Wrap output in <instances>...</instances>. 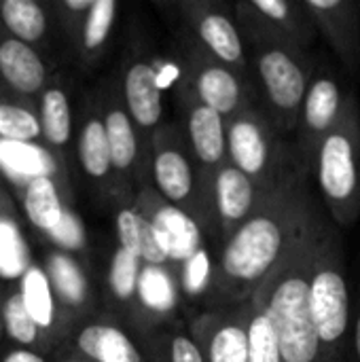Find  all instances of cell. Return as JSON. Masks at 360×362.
<instances>
[{
  "instance_id": "obj_1",
  "label": "cell",
  "mask_w": 360,
  "mask_h": 362,
  "mask_svg": "<svg viewBox=\"0 0 360 362\" xmlns=\"http://www.w3.org/2000/svg\"><path fill=\"white\" fill-rule=\"evenodd\" d=\"M323 216V206L310 189V176L293 170L227 238L221 255L223 293L236 305L246 303Z\"/></svg>"
},
{
  "instance_id": "obj_2",
  "label": "cell",
  "mask_w": 360,
  "mask_h": 362,
  "mask_svg": "<svg viewBox=\"0 0 360 362\" xmlns=\"http://www.w3.org/2000/svg\"><path fill=\"white\" fill-rule=\"evenodd\" d=\"M325 218L327 214L250 295L276 331L282 362H320L318 337L308 305V269Z\"/></svg>"
},
{
  "instance_id": "obj_3",
  "label": "cell",
  "mask_w": 360,
  "mask_h": 362,
  "mask_svg": "<svg viewBox=\"0 0 360 362\" xmlns=\"http://www.w3.org/2000/svg\"><path fill=\"white\" fill-rule=\"evenodd\" d=\"M308 305L318 337L320 362H346L352 329V297L344 244L337 227L325 218L308 269Z\"/></svg>"
},
{
  "instance_id": "obj_4",
  "label": "cell",
  "mask_w": 360,
  "mask_h": 362,
  "mask_svg": "<svg viewBox=\"0 0 360 362\" xmlns=\"http://www.w3.org/2000/svg\"><path fill=\"white\" fill-rule=\"evenodd\" d=\"M310 178L325 214L335 227L348 229L360 216V106L354 91L339 125L318 144Z\"/></svg>"
},
{
  "instance_id": "obj_5",
  "label": "cell",
  "mask_w": 360,
  "mask_h": 362,
  "mask_svg": "<svg viewBox=\"0 0 360 362\" xmlns=\"http://www.w3.org/2000/svg\"><path fill=\"white\" fill-rule=\"evenodd\" d=\"M248 45L267 108L265 115L282 138L293 136L316 57L289 42L250 40Z\"/></svg>"
},
{
  "instance_id": "obj_6",
  "label": "cell",
  "mask_w": 360,
  "mask_h": 362,
  "mask_svg": "<svg viewBox=\"0 0 360 362\" xmlns=\"http://www.w3.org/2000/svg\"><path fill=\"white\" fill-rule=\"evenodd\" d=\"M225 138L227 163L265 189H276L293 170H299L284 138L255 106L225 121Z\"/></svg>"
},
{
  "instance_id": "obj_7",
  "label": "cell",
  "mask_w": 360,
  "mask_h": 362,
  "mask_svg": "<svg viewBox=\"0 0 360 362\" xmlns=\"http://www.w3.org/2000/svg\"><path fill=\"white\" fill-rule=\"evenodd\" d=\"M352 89H344L339 74L327 62H316L308 83L297 123H295V163L299 172L310 176V165L318 144L339 125Z\"/></svg>"
},
{
  "instance_id": "obj_8",
  "label": "cell",
  "mask_w": 360,
  "mask_h": 362,
  "mask_svg": "<svg viewBox=\"0 0 360 362\" xmlns=\"http://www.w3.org/2000/svg\"><path fill=\"white\" fill-rule=\"evenodd\" d=\"M240 32L244 42L274 40L308 49L316 40V28L303 8L293 0H252L238 4Z\"/></svg>"
},
{
  "instance_id": "obj_9",
  "label": "cell",
  "mask_w": 360,
  "mask_h": 362,
  "mask_svg": "<svg viewBox=\"0 0 360 362\" xmlns=\"http://www.w3.org/2000/svg\"><path fill=\"white\" fill-rule=\"evenodd\" d=\"M316 34H320L346 72H360V23L354 0H301Z\"/></svg>"
},
{
  "instance_id": "obj_10",
  "label": "cell",
  "mask_w": 360,
  "mask_h": 362,
  "mask_svg": "<svg viewBox=\"0 0 360 362\" xmlns=\"http://www.w3.org/2000/svg\"><path fill=\"white\" fill-rule=\"evenodd\" d=\"M272 191L274 189L261 187L227 161L216 168L212 178V199L225 235L229 238L250 214H255Z\"/></svg>"
},
{
  "instance_id": "obj_11",
  "label": "cell",
  "mask_w": 360,
  "mask_h": 362,
  "mask_svg": "<svg viewBox=\"0 0 360 362\" xmlns=\"http://www.w3.org/2000/svg\"><path fill=\"white\" fill-rule=\"evenodd\" d=\"M206 362H248L246 303L208 314L197 322V341Z\"/></svg>"
},
{
  "instance_id": "obj_12",
  "label": "cell",
  "mask_w": 360,
  "mask_h": 362,
  "mask_svg": "<svg viewBox=\"0 0 360 362\" xmlns=\"http://www.w3.org/2000/svg\"><path fill=\"white\" fill-rule=\"evenodd\" d=\"M199 104L219 112L223 119L238 115L244 108H250V83L244 74L219 64L208 62L197 72L195 81Z\"/></svg>"
},
{
  "instance_id": "obj_13",
  "label": "cell",
  "mask_w": 360,
  "mask_h": 362,
  "mask_svg": "<svg viewBox=\"0 0 360 362\" xmlns=\"http://www.w3.org/2000/svg\"><path fill=\"white\" fill-rule=\"evenodd\" d=\"M168 261L185 263L199 248H204V235L195 218L180 206L159 204L151 214H144Z\"/></svg>"
},
{
  "instance_id": "obj_14",
  "label": "cell",
  "mask_w": 360,
  "mask_h": 362,
  "mask_svg": "<svg viewBox=\"0 0 360 362\" xmlns=\"http://www.w3.org/2000/svg\"><path fill=\"white\" fill-rule=\"evenodd\" d=\"M197 36L212 57L240 72L248 74V49L238 23L223 11H204L197 19Z\"/></svg>"
},
{
  "instance_id": "obj_15",
  "label": "cell",
  "mask_w": 360,
  "mask_h": 362,
  "mask_svg": "<svg viewBox=\"0 0 360 362\" xmlns=\"http://www.w3.org/2000/svg\"><path fill=\"white\" fill-rule=\"evenodd\" d=\"M123 95L127 115L134 125L151 129L163 115V91L157 85L155 68L149 62H134L123 81Z\"/></svg>"
},
{
  "instance_id": "obj_16",
  "label": "cell",
  "mask_w": 360,
  "mask_h": 362,
  "mask_svg": "<svg viewBox=\"0 0 360 362\" xmlns=\"http://www.w3.org/2000/svg\"><path fill=\"white\" fill-rule=\"evenodd\" d=\"M0 76L19 93H36L47 81V68L42 57L32 45L17 38L0 40Z\"/></svg>"
},
{
  "instance_id": "obj_17",
  "label": "cell",
  "mask_w": 360,
  "mask_h": 362,
  "mask_svg": "<svg viewBox=\"0 0 360 362\" xmlns=\"http://www.w3.org/2000/svg\"><path fill=\"white\" fill-rule=\"evenodd\" d=\"M57 163L38 142H13L0 138V172L15 185L25 187L36 178L53 176Z\"/></svg>"
},
{
  "instance_id": "obj_18",
  "label": "cell",
  "mask_w": 360,
  "mask_h": 362,
  "mask_svg": "<svg viewBox=\"0 0 360 362\" xmlns=\"http://www.w3.org/2000/svg\"><path fill=\"white\" fill-rule=\"evenodd\" d=\"M76 348L91 362H142L134 341L112 325H87L76 337Z\"/></svg>"
},
{
  "instance_id": "obj_19",
  "label": "cell",
  "mask_w": 360,
  "mask_h": 362,
  "mask_svg": "<svg viewBox=\"0 0 360 362\" xmlns=\"http://www.w3.org/2000/svg\"><path fill=\"white\" fill-rule=\"evenodd\" d=\"M225 121L219 112L197 104L189 115V138L191 146L202 165L221 168L227 161V138Z\"/></svg>"
},
{
  "instance_id": "obj_20",
  "label": "cell",
  "mask_w": 360,
  "mask_h": 362,
  "mask_svg": "<svg viewBox=\"0 0 360 362\" xmlns=\"http://www.w3.org/2000/svg\"><path fill=\"white\" fill-rule=\"evenodd\" d=\"M17 295H19L21 305L28 312L30 320L36 325V329L40 333L51 331L57 320V299L53 295V288H51L45 267L30 263L19 278Z\"/></svg>"
},
{
  "instance_id": "obj_21",
  "label": "cell",
  "mask_w": 360,
  "mask_h": 362,
  "mask_svg": "<svg viewBox=\"0 0 360 362\" xmlns=\"http://www.w3.org/2000/svg\"><path fill=\"white\" fill-rule=\"evenodd\" d=\"M153 178L161 197L172 204H185L193 193V168L178 148H161L153 159Z\"/></svg>"
},
{
  "instance_id": "obj_22",
  "label": "cell",
  "mask_w": 360,
  "mask_h": 362,
  "mask_svg": "<svg viewBox=\"0 0 360 362\" xmlns=\"http://www.w3.org/2000/svg\"><path fill=\"white\" fill-rule=\"evenodd\" d=\"M23 212L28 221L49 235L62 221L66 206L53 176H42L23 187Z\"/></svg>"
},
{
  "instance_id": "obj_23",
  "label": "cell",
  "mask_w": 360,
  "mask_h": 362,
  "mask_svg": "<svg viewBox=\"0 0 360 362\" xmlns=\"http://www.w3.org/2000/svg\"><path fill=\"white\" fill-rule=\"evenodd\" d=\"M45 272L55 299L68 308H83L89 297V284L81 265L66 252H51L45 261Z\"/></svg>"
},
{
  "instance_id": "obj_24",
  "label": "cell",
  "mask_w": 360,
  "mask_h": 362,
  "mask_svg": "<svg viewBox=\"0 0 360 362\" xmlns=\"http://www.w3.org/2000/svg\"><path fill=\"white\" fill-rule=\"evenodd\" d=\"M136 297L151 314L166 316L178 303V286L166 265H142L136 284Z\"/></svg>"
},
{
  "instance_id": "obj_25",
  "label": "cell",
  "mask_w": 360,
  "mask_h": 362,
  "mask_svg": "<svg viewBox=\"0 0 360 362\" xmlns=\"http://www.w3.org/2000/svg\"><path fill=\"white\" fill-rule=\"evenodd\" d=\"M102 123L106 132V144H108L112 170L127 172L138 157V140L129 115L123 108H110L104 115Z\"/></svg>"
},
{
  "instance_id": "obj_26",
  "label": "cell",
  "mask_w": 360,
  "mask_h": 362,
  "mask_svg": "<svg viewBox=\"0 0 360 362\" xmlns=\"http://www.w3.org/2000/svg\"><path fill=\"white\" fill-rule=\"evenodd\" d=\"M0 19L13 38L25 45L42 40L47 34V15L34 0H2Z\"/></svg>"
},
{
  "instance_id": "obj_27",
  "label": "cell",
  "mask_w": 360,
  "mask_h": 362,
  "mask_svg": "<svg viewBox=\"0 0 360 362\" xmlns=\"http://www.w3.org/2000/svg\"><path fill=\"white\" fill-rule=\"evenodd\" d=\"M40 136L51 146H66L72 136V112L64 89L49 87L40 98Z\"/></svg>"
},
{
  "instance_id": "obj_28",
  "label": "cell",
  "mask_w": 360,
  "mask_h": 362,
  "mask_svg": "<svg viewBox=\"0 0 360 362\" xmlns=\"http://www.w3.org/2000/svg\"><path fill=\"white\" fill-rule=\"evenodd\" d=\"M76 155H79L83 172L93 180H104L112 172L102 119L91 117L83 123L81 134H79Z\"/></svg>"
},
{
  "instance_id": "obj_29",
  "label": "cell",
  "mask_w": 360,
  "mask_h": 362,
  "mask_svg": "<svg viewBox=\"0 0 360 362\" xmlns=\"http://www.w3.org/2000/svg\"><path fill=\"white\" fill-rule=\"evenodd\" d=\"M246 337H248V362H282L276 331L263 312V308L246 301Z\"/></svg>"
},
{
  "instance_id": "obj_30",
  "label": "cell",
  "mask_w": 360,
  "mask_h": 362,
  "mask_svg": "<svg viewBox=\"0 0 360 362\" xmlns=\"http://www.w3.org/2000/svg\"><path fill=\"white\" fill-rule=\"evenodd\" d=\"M119 4L115 0H93L81 30V45L87 53L98 51L110 36Z\"/></svg>"
},
{
  "instance_id": "obj_31",
  "label": "cell",
  "mask_w": 360,
  "mask_h": 362,
  "mask_svg": "<svg viewBox=\"0 0 360 362\" xmlns=\"http://www.w3.org/2000/svg\"><path fill=\"white\" fill-rule=\"evenodd\" d=\"M0 138L13 142H36L42 138L38 117L19 104L0 102Z\"/></svg>"
},
{
  "instance_id": "obj_32",
  "label": "cell",
  "mask_w": 360,
  "mask_h": 362,
  "mask_svg": "<svg viewBox=\"0 0 360 362\" xmlns=\"http://www.w3.org/2000/svg\"><path fill=\"white\" fill-rule=\"evenodd\" d=\"M142 265L144 263L138 257H134L127 250L117 246L110 267H108V286H110V293L115 295V299L129 301L136 297V284H138Z\"/></svg>"
},
{
  "instance_id": "obj_33",
  "label": "cell",
  "mask_w": 360,
  "mask_h": 362,
  "mask_svg": "<svg viewBox=\"0 0 360 362\" xmlns=\"http://www.w3.org/2000/svg\"><path fill=\"white\" fill-rule=\"evenodd\" d=\"M2 329L4 333L19 346V348H30L38 341L40 331L36 329V325L30 320L28 312L21 305V299L17 293H13L4 305H2Z\"/></svg>"
},
{
  "instance_id": "obj_34",
  "label": "cell",
  "mask_w": 360,
  "mask_h": 362,
  "mask_svg": "<svg viewBox=\"0 0 360 362\" xmlns=\"http://www.w3.org/2000/svg\"><path fill=\"white\" fill-rule=\"evenodd\" d=\"M30 265L25 257V246L17 227L0 218V276L4 278H21L25 267Z\"/></svg>"
},
{
  "instance_id": "obj_35",
  "label": "cell",
  "mask_w": 360,
  "mask_h": 362,
  "mask_svg": "<svg viewBox=\"0 0 360 362\" xmlns=\"http://www.w3.org/2000/svg\"><path fill=\"white\" fill-rule=\"evenodd\" d=\"M180 288L189 297L204 295L214 278V263L210 250L204 246L193 257H189L185 263H180Z\"/></svg>"
},
{
  "instance_id": "obj_36",
  "label": "cell",
  "mask_w": 360,
  "mask_h": 362,
  "mask_svg": "<svg viewBox=\"0 0 360 362\" xmlns=\"http://www.w3.org/2000/svg\"><path fill=\"white\" fill-rule=\"evenodd\" d=\"M144 223L146 216L144 212L136 208H123L117 212L115 218V229H117V240L119 248L127 250L129 255L140 259V246H142V233H144Z\"/></svg>"
},
{
  "instance_id": "obj_37",
  "label": "cell",
  "mask_w": 360,
  "mask_h": 362,
  "mask_svg": "<svg viewBox=\"0 0 360 362\" xmlns=\"http://www.w3.org/2000/svg\"><path fill=\"white\" fill-rule=\"evenodd\" d=\"M47 238L59 248V252H66L68 255V252H76V250H81L85 246L87 231H85V225L79 218V214L74 210L66 208L59 225Z\"/></svg>"
},
{
  "instance_id": "obj_38",
  "label": "cell",
  "mask_w": 360,
  "mask_h": 362,
  "mask_svg": "<svg viewBox=\"0 0 360 362\" xmlns=\"http://www.w3.org/2000/svg\"><path fill=\"white\" fill-rule=\"evenodd\" d=\"M170 361L172 362H206L199 346L189 335H176L170 344Z\"/></svg>"
},
{
  "instance_id": "obj_39",
  "label": "cell",
  "mask_w": 360,
  "mask_h": 362,
  "mask_svg": "<svg viewBox=\"0 0 360 362\" xmlns=\"http://www.w3.org/2000/svg\"><path fill=\"white\" fill-rule=\"evenodd\" d=\"M346 362H360V297L359 305L352 308V329H350V339H348Z\"/></svg>"
},
{
  "instance_id": "obj_40",
  "label": "cell",
  "mask_w": 360,
  "mask_h": 362,
  "mask_svg": "<svg viewBox=\"0 0 360 362\" xmlns=\"http://www.w3.org/2000/svg\"><path fill=\"white\" fill-rule=\"evenodd\" d=\"M153 68H155V76H157V85H159V89L163 91L166 87H170L176 78H178V68L174 66V64H170V62H166V64H153Z\"/></svg>"
},
{
  "instance_id": "obj_41",
  "label": "cell",
  "mask_w": 360,
  "mask_h": 362,
  "mask_svg": "<svg viewBox=\"0 0 360 362\" xmlns=\"http://www.w3.org/2000/svg\"><path fill=\"white\" fill-rule=\"evenodd\" d=\"M2 362H47L38 352H34V350H30V348H15V350H11L6 356H4V361Z\"/></svg>"
},
{
  "instance_id": "obj_42",
  "label": "cell",
  "mask_w": 360,
  "mask_h": 362,
  "mask_svg": "<svg viewBox=\"0 0 360 362\" xmlns=\"http://www.w3.org/2000/svg\"><path fill=\"white\" fill-rule=\"evenodd\" d=\"M93 0H64L62 6L70 13H87L91 8Z\"/></svg>"
},
{
  "instance_id": "obj_43",
  "label": "cell",
  "mask_w": 360,
  "mask_h": 362,
  "mask_svg": "<svg viewBox=\"0 0 360 362\" xmlns=\"http://www.w3.org/2000/svg\"><path fill=\"white\" fill-rule=\"evenodd\" d=\"M354 6H356V15H359V23H360V0H354Z\"/></svg>"
},
{
  "instance_id": "obj_44",
  "label": "cell",
  "mask_w": 360,
  "mask_h": 362,
  "mask_svg": "<svg viewBox=\"0 0 360 362\" xmlns=\"http://www.w3.org/2000/svg\"><path fill=\"white\" fill-rule=\"evenodd\" d=\"M66 362H85V361H76V358H72V361H66Z\"/></svg>"
},
{
  "instance_id": "obj_45",
  "label": "cell",
  "mask_w": 360,
  "mask_h": 362,
  "mask_svg": "<svg viewBox=\"0 0 360 362\" xmlns=\"http://www.w3.org/2000/svg\"><path fill=\"white\" fill-rule=\"evenodd\" d=\"M0 335H2V322H0Z\"/></svg>"
}]
</instances>
